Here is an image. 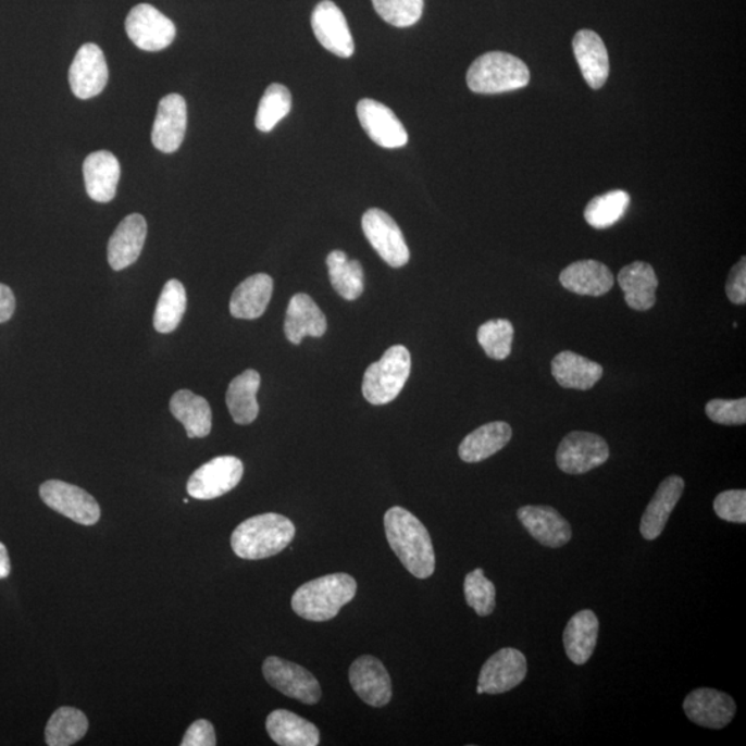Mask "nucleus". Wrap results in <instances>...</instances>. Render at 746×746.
I'll list each match as a JSON object with an SVG mask.
<instances>
[{"instance_id":"obj_1","label":"nucleus","mask_w":746,"mask_h":746,"mask_svg":"<svg viewBox=\"0 0 746 746\" xmlns=\"http://www.w3.org/2000/svg\"><path fill=\"white\" fill-rule=\"evenodd\" d=\"M388 545L413 576L431 579L436 571V554L425 524L407 509L395 506L385 514Z\"/></svg>"},{"instance_id":"obj_2","label":"nucleus","mask_w":746,"mask_h":746,"mask_svg":"<svg viewBox=\"0 0 746 746\" xmlns=\"http://www.w3.org/2000/svg\"><path fill=\"white\" fill-rule=\"evenodd\" d=\"M296 529L288 518L277 513L245 520L232 535L234 554L244 560H263L281 554L294 540Z\"/></svg>"},{"instance_id":"obj_3","label":"nucleus","mask_w":746,"mask_h":746,"mask_svg":"<svg viewBox=\"0 0 746 746\" xmlns=\"http://www.w3.org/2000/svg\"><path fill=\"white\" fill-rule=\"evenodd\" d=\"M357 582L349 574L321 576L301 585L293 597V610L303 620H334L341 608L355 599Z\"/></svg>"},{"instance_id":"obj_4","label":"nucleus","mask_w":746,"mask_h":746,"mask_svg":"<svg viewBox=\"0 0 746 746\" xmlns=\"http://www.w3.org/2000/svg\"><path fill=\"white\" fill-rule=\"evenodd\" d=\"M467 80L474 94L499 95L525 88L530 82V70L512 54L490 52L473 61Z\"/></svg>"},{"instance_id":"obj_5","label":"nucleus","mask_w":746,"mask_h":746,"mask_svg":"<svg viewBox=\"0 0 746 746\" xmlns=\"http://www.w3.org/2000/svg\"><path fill=\"white\" fill-rule=\"evenodd\" d=\"M411 373V355L407 347L393 346L380 361L368 366L362 381V395L372 406L395 401Z\"/></svg>"},{"instance_id":"obj_6","label":"nucleus","mask_w":746,"mask_h":746,"mask_svg":"<svg viewBox=\"0 0 746 746\" xmlns=\"http://www.w3.org/2000/svg\"><path fill=\"white\" fill-rule=\"evenodd\" d=\"M361 224L372 248L390 268L400 269L410 262V249L406 238L390 214L372 208L364 213Z\"/></svg>"},{"instance_id":"obj_7","label":"nucleus","mask_w":746,"mask_h":746,"mask_svg":"<svg viewBox=\"0 0 746 746\" xmlns=\"http://www.w3.org/2000/svg\"><path fill=\"white\" fill-rule=\"evenodd\" d=\"M125 27L127 37L145 52H160L171 46L176 37L172 20L147 3L137 4L130 10Z\"/></svg>"},{"instance_id":"obj_8","label":"nucleus","mask_w":746,"mask_h":746,"mask_svg":"<svg viewBox=\"0 0 746 746\" xmlns=\"http://www.w3.org/2000/svg\"><path fill=\"white\" fill-rule=\"evenodd\" d=\"M244 476V464L238 458L217 457L202 464L187 483V493L199 500L223 497L233 490Z\"/></svg>"},{"instance_id":"obj_9","label":"nucleus","mask_w":746,"mask_h":746,"mask_svg":"<svg viewBox=\"0 0 746 746\" xmlns=\"http://www.w3.org/2000/svg\"><path fill=\"white\" fill-rule=\"evenodd\" d=\"M610 458L606 439L597 434L572 432L557 448V467L567 474H585L601 467Z\"/></svg>"},{"instance_id":"obj_10","label":"nucleus","mask_w":746,"mask_h":746,"mask_svg":"<svg viewBox=\"0 0 746 746\" xmlns=\"http://www.w3.org/2000/svg\"><path fill=\"white\" fill-rule=\"evenodd\" d=\"M263 674L271 687L286 697L306 705H315L321 699V687L314 674L298 663L278 657L265 658Z\"/></svg>"},{"instance_id":"obj_11","label":"nucleus","mask_w":746,"mask_h":746,"mask_svg":"<svg viewBox=\"0 0 746 746\" xmlns=\"http://www.w3.org/2000/svg\"><path fill=\"white\" fill-rule=\"evenodd\" d=\"M39 494L50 509L75 523L94 525L100 520L101 510L97 500L76 485L50 480L40 485Z\"/></svg>"},{"instance_id":"obj_12","label":"nucleus","mask_w":746,"mask_h":746,"mask_svg":"<svg viewBox=\"0 0 746 746\" xmlns=\"http://www.w3.org/2000/svg\"><path fill=\"white\" fill-rule=\"evenodd\" d=\"M527 658L515 648H502L484 663L478 676V694L497 695L518 687L527 676Z\"/></svg>"},{"instance_id":"obj_13","label":"nucleus","mask_w":746,"mask_h":746,"mask_svg":"<svg viewBox=\"0 0 746 746\" xmlns=\"http://www.w3.org/2000/svg\"><path fill=\"white\" fill-rule=\"evenodd\" d=\"M70 86L82 100L99 96L109 82V66L103 50L95 43L82 46L70 69Z\"/></svg>"},{"instance_id":"obj_14","label":"nucleus","mask_w":746,"mask_h":746,"mask_svg":"<svg viewBox=\"0 0 746 746\" xmlns=\"http://www.w3.org/2000/svg\"><path fill=\"white\" fill-rule=\"evenodd\" d=\"M362 129L373 142L388 150L407 146L408 133L395 112L372 99L361 100L357 105Z\"/></svg>"},{"instance_id":"obj_15","label":"nucleus","mask_w":746,"mask_h":746,"mask_svg":"<svg viewBox=\"0 0 746 746\" xmlns=\"http://www.w3.org/2000/svg\"><path fill=\"white\" fill-rule=\"evenodd\" d=\"M311 27L315 38L331 53L341 59H350L355 54V40L349 24L344 12L331 0L316 4L311 14Z\"/></svg>"},{"instance_id":"obj_16","label":"nucleus","mask_w":746,"mask_h":746,"mask_svg":"<svg viewBox=\"0 0 746 746\" xmlns=\"http://www.w3.org/2000/svg\"><path fill=\"white\" fill-rule=\"evenodd\" d=\"M684 712L693 723L720 730L732 723L737 705L729 694L714 688H697L684 699Z\"/></svg>"},{"instance_id":"obj_17","label":"nucleus","mask_w":746,"mask_h":746,"mask_svg":"<svg viewBox=\"0 0 746 746\" xmlns=\"http://www.w3.org/2000/svg\"><path fill=\"white\" fill-rule=\"evenodd\" d=\"M349 681L355 693L373 708L385 707L393 697L390 674L380 659L362 656L351 663Z\"/></svg>"},{"instance_id":"obj_18","label":"nucleus","mask_w":746,"mask_h":746,"mask_svg":"<svg viewBox=\"0 0 746 746\" xmlns=\"http://www.w3.org/2000/svg\"><path fill=\"white\" fill-rule=\"evenodd\" d=\"M187 129V104L181 95L163 97L158 104L154 126H152V145L165 154H172L181 148Z\"/></svg>"},{"instance_id":"obj_19","label":"nucleus","mask_w":746,"mask_h":746,"mask_svg":"<svg viewBox=\"0 0 746 746\" xmlns=\"http://www.w3.org/2000/svg\"><path fill=\"white\" fill-rule=\"evenodd\" d=\"M518 515L529 534L546 548H561L571 540L569 521L550 506H523Z\"/></svg>"},{"instance_id":"obj_20","label":"nucleus","mask_w":746,"mask_h":746,"mask_svg":"<svg viewBox=\"0 0 746 746\" xmlns=\"http://www.w3.org/2000/svg\"><path fill=\"white\" fill-rule=\"evenodd\" d=\"M147 238V222L139 213L129 214L111 235L109 263L112 270L122 271L140 258Z\"/></svg>"},{"instance_id":"obj_21","label":"nucleus","mask_w":746,"mask_h":746,"mask_svg":"<svg viewBox=\"0 0 746 746\" xmlns=\"http://www.w3.org/2000/svg\"><path fill=\"white\" fill-rule=\"evenodd\" d=\"M572 48L586 84L592 89L602 88L610 75V60L599 35L590 29H582L572 40Z\"/></svg>"},{"instance_id":"obj_22","label":"nucleus","mask_w":746,"mask_h":746,"mask_svg":"<svg viewBox=\"0 0 746 746\" xmlns=\"http://www.w3.org/2000/svg\"><path fill=\"white\" fill-rule=\"evenodd\" d=\"M328 328L326 316L309 295L296 294L289 300L284 331L293 345H300L303 337H321Z\"/></svg>"},{"instance_id":"obj_23","label":"nucleus","mask_w":746,"mask_h":746,"mask_svg":"<svg viewBox=\"0 0 746 746\" xmlns=\"http://www.w3.org/2000/svg\"><path fill=\"white\" fill-rule=\"evenodd\" d=\"M686 483L681 476H669L663 480L648 503L641 523V533L644 539L654 540L663 533L669 518L681 500Z\"/></svg>"},{"instance_id":"obj_24","label":"nucleus","mask_w":746,"mask_h":746,"mask_svg":"<svg viewBox=\"0 0 746 746\" xmlns=\"http://www.w3.org/2000/svg\"><path fill=\"white\" fill-rule=\"evenodd\" d=\"M121 177V165L110 151H96L84 162V178L88 196L96 202L114 199Z\"/></svg>"},{"instance_id":"obj_25","label":"nucleus","mask_w":746,"mask_h":746,"mask_svg":"<svg viewBox=\"0 0 746 746\" xmlns=\"http://www.w3.org/2000/svg\"><path fill=\"white\" fill-rule=\"evenodd\" d=\"M560 283L572 294L599 298L612 289L614 275L597 260H580L561 271Z\"/></svg>"},{"instance_id":"obj_26","label":"nucleus","mask_w":746,"mask_h":746,"mask_svg":"<svg viewBox=\"0 0 746 746\" xmlns=\"http://www.w3.org/2000/svg\"><path fill=\"white\" fill-rule=\"evenodd\" d=\"M274 281L268 274H254L235 288L229 300L234 319L257 320L264 314L273 296Z\"/></svg>"},{"instance_id":"obj_27","label":"nucleus","mask_w":746,"mask_h":746,"mask_svg":"<svg viewBox=\"0 0 746 746\" xmlns=\"http://www.w3.org/2000/svg\"><path fill=\"white\" fill-rule=\"evenodd\" d=\"M618 283L631 309L647 311L656 304L658 278L651 264L635 262L625 265L618 274Z\"/></svg>"},{"instance_id":"obj_28","label":"nucleus","mask_w":746,"mask_h":746,"mask_svg":"<svg viewBox=\"0 0 746 746\" xmlns=\"http://www.w3.org/2000/svg\"><path fill=\"white\" fill-rule=\"evenodd\" d=\"M265 729L270 738L281 746L320 745L316 725L286 709H277L269 714Z\"/></svg>"},{"instance_id":"obj_29","label":"nucleus","mask_w":746,"mask_h":746,"mask_svg":"<svg viewBox=\"0 0 746 746\" xmlns=\"http://www.w3.org/2000/svg\"><path fill=\"white\" fill-rule=\"evenodd\" d=\"M551 373L561 387L589 390L601 380L605 370L597 362L565 350L551 361Z\"/></svg>"},{"instance_id":"obj_30","label":"nucleus","mask_w":746,"mask_h":746,"mask_svg":"<svg viewBox=\"0 0 746 746\" xmlns=\"http://www.w3.org/2000/svg\"><path fill=\"white\" fill-rule=\"evenodd\" d=\"M512 427L506 422H490L464 437L459 446V458L467 463H478L498 453L512 439Z\"/></svg>"},{"instance_id":"obj_31","label":"nucleus","mask_w":746,"mask_h":746,"mask_svg":"<svg viewBox=\"0 0 746 746\" xmlns=\"http://www.w3.org/2000/svg\"><path fill=\"white\" fill-rule=\"evenodd\" d=\"M599 637V620L592 610L580 611L567 623L563 643L567 657L575 666H584L595 652Z\"/></svg>"},{"instance_id":"obj_32","label":"nucleus","mask_w":746,"mask_h":746,"mask_svg":"<svg viewBox=\"0 0 746 746\" xmlns=\"http://www.w3.org/2000/svg\"><path fill=\"white\" fill-rule=\"evenodd\" d=\"M262 383L260 373L248 370L229 383L226 402L237 425H250L259 415L258 391Z\"/></svg>"},{"instance_id":"obj_33","label":"nucleus","mask_w":746,"mask_h":746,"mask_svg":"<svg viewBox=\"0 0 746 746\" xmlns=\"http://www.w3.org/2000/svg\"><path fill=\"white\" fill-rule=\"evenodd\" d=\"M171 412L186 428L188 438H203L211 434L212 410L206 398L190 390H178L172 397Z\"/></svg>"},{"instance_id":"obj_34","label":"nucleus","mask_w":746,"mask_h":746,"mask_svg":"<svg viewBox=\"0 0 746 746\" xmlns=\"http://www.w3.org/2000/svg\"><path fill=\"white\" fill-rule=\"evenodd\" d=\"M332 286L346 300H357L364 293V270L359 260H350L344 250H334L326 258Z\"/></svg>"},{"instance_id":"obj_35","label":"nucleus","mask_w":746,"mask_h":746,"mask_svg":"<svg viewBox=\"0 0 746 746\" xmlns=\"http://www.w3.org/2000/svg\"><path fill=\"white\" fill-rule=\"evenodd\" d=\"M89 720L82 710L61 707L49 719L46 725V744L50 746H70L78 743L88 733Z\"/></svg>"},{"instance_id":"obj_36","label":"nucleus","mask_w":746,"mask_h":746,"mask_svg":"<svg viewBox=\"0 0 746 746\" xmlns=\"http://www.w3.org/2000/svg\"><path fill=\"white\" fill-rule=\"evenodd\" d=\"M187 309L186 288L178 279H169L158 299L154 328L160 334H171L181 325Z\"/></svg>"},{"instance_id":"obj_37","label":"nucleus","mask_w":746,"mask_h":746,"mask_svg":"<svg viewBox=\"0 0 746 746\" xmlns=\"http://www.w3.org/2000/svg\"><path fill=\"white\" fill-rule=\"evenodd\" d=\"M630 206L631 197L626 191H608L587 203L585 220L593 228H608L620 222Z\"/></svg>"},{"instance_id":"obj_38","label":"nucleus","mask_w":746,"mask_h":746,"mask_svg":"<svg viewBox=\"0 0 746 746\" xmlns=\"http://www.w3.org/2000/svg\"><path fill=\"white\" fill-rule=\"evenodd\" d=\"M290 109H293V95L289 89L279 84L270 85L260 100L254 124L260 132L269 133L289 114Z\"/></svg>"},{"instance_id":"obj_39","label":"nucleus","mask_w":746,"mask_h":746,"mask_svg":"<svg viewBox=\"0 0 746 746\" xmlns=\"http://www.w3.org/2000/svg\"><path fill=\"white\" fill-rule=\"evenodd\" d=\"M514 328L509 320H490L480 326L477 340L489 359L503 361L512 352Z\"/></svg>"},{"instance_id":"obj_40","label":"nucleus","mask_w":746,"mask_h":746,"mask_svg":"<svg viewBox=\"0 0 746 746\" xmlns=\"http://www.w3.org/2000/svg\"><path fill=\"white\" fill-rule=\"evenodd\" d=\"M464 597L468 605L477 612L480 617L493 614L497 606V589L484 574L483 569L469 572L464 579Z\"/></svg>"},{"instance_id":"obj_41","label":"nucleus","mask_w":746,"mask_h":746,"mask_svg":"<svg viewBox=\"0 0 746 746\" xmlns=\"http://www.w3.org/2000/svg\"><path fill=\"white\" fill-rule=\"evenodd\" d=\"M372 4L386 23L407 28L421 20L425 0H372Z\"/></svg>"},{"instance_id":"obj_42","label":"nucleus","mask_w":746,"mask_h":746,"mask_svg":"<svg viewBox=\"0 0 746 746\" xmlns=\"http://www.w3.org/2000/svg\"><path fill=\"white\" fill-rule=\"evenodd\" d=\"M710 421L724 426H741L746 423V398L738 400H717L709 401L705 407Z\"/></svg>"},{"instance_id":"obj_43","label":"nucleus","mask_w":746,"mask_h":746,"mask_svg":"<svg viewBox=\"0 0 746 746\" xmlns=\"http://www.w3.org/2000/svg\"><path fill=\"white\" fill-rule=\"evenodd\" d=\"M714 513L730 523H746V490L730 489L719 494L713 502Z\"/></svg>"},{"instance_id":"obj_44","label":"nucleus","mask_w":746,"mask_h":746,"mask_svg":"<svg viewBox=\"0 0 746 746\" xmlns=\"http://www.w3.org/2000/svg\"><path fill=\"white\" fill-rule=\"evenodd\" d=\"M725 294L732 303L744 306L746 303V260L741 259L733 270L730 271Z\"/></svg>"},{"instance_id":"obj_45","label":"nucleus","mask_w":746,"mask_h":746,"mask_svg":"<svg viewBox=\"0 0 746 746\" xmlns=\"http://www.w3.org/2000/svg\"><path fill=\"white\" fill-rule=\"evenodd\" d=\"M216 744L213 724L206 719L194 722L182 741V746H214Z\"/></svg>"},{"instance_id":"obj_46","label":"nucleus","mask_w":746,"mask_h":746,"mask_svg":"<svg viewBox=\"0 0 746 746\" xmlns=\"http://www.w3.org/2000/svg\"><path fill=\"white\" fill-rule=\"evenodd\" d=\"M15 311L13 290L8 285L0 284V324L12 319Z\"/></svg>"},{"instance_id":"obj_47","label":"nucleus","mask_w":746,"mask_h":746,"mask_svg":"<svg viewBox=\"0 0 746 746\" xmlns=\"http://www.w3.org/2000/svg\"><path fill=\"white\" fill-rule=\"evenodd\" d=\"M10 574V559L7 546L0 542V580L7 579Z\"/></svg>"}]
</instances>
